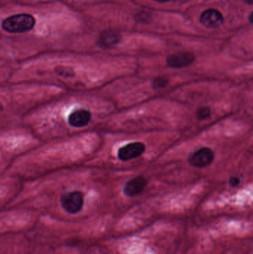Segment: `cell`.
Segmentation results:
<instances>
[{
    "instance_id": "obj_1",
    "label": "cell",
    "mask_w": 253,
    "mask_h": 254,
    "mask_svg": "<svg viewBox=\"0 0 253 254\" xmlns=\"http://www.w3.org/2000/svg\"><path fill=\"white\" fill-rule=\"evenodd\" d=\"M35 23L34 17L30 14H16L5 19L2 27L8 33H24L32 30L34 27Z\"/></svg>"
},
{
    "instance_id": "obj_2",
    "label": "cell",
    "mask_w": 253,
    "mask_h": 254,
    "mask_svg": "<svg viewBox=\"0 0 253 254\" xmlns=\"http://www.w3.org/2000/svg\"><path fill=\"white\" fill-rule=\"evenodd\" d=\"M61 207L69 214H76L83 210L84 206V196L80 191H71L64 193L61 196Z\"/></svg>"
},
{
    "instance_id": "obj_3",
    "label": "cell",
    "mask_w": 253,
    "mask_h": 254,
    "mask_svg": "<svg viewBox=\"0 0 253 254\" xmlns=\"http://www.w3.org/2000/svg\"><path fill=\"white\" fill-rule=\"evenodd\" d=\"M215 159V152L211 148H200L190 154L188 162L191 167L195 168H204L211 165Z\"/></svg>"
},
{
    "instance_id": "obj_4",
    "label": "cell",
    "mask_w": 253,
    "mask_h": 254,
    "mask_svg": "<svg viewBox=\"0 0 253 254\" xmlns=\"http://www.w3.org/2000/svg\"><path fill=\"white\" fill-rule=\"evenodd\" d=\"M146 151V145L143 142H136L121 146L118 152V157L121 161H128L138 158Z\"/></svg>"
},
{
    "instance_id": "obj_5",
    "label": "cell",
    "mask_w": 253,
    "mask_h": 254,
    "mask_svg": "<svg viewBox=\"0 0 253 254\" xmlns=\"http://www.w3.org/2000/svg\"><path fill=\"white\" fill-rule=\"evenodd\" d=\"M148 184V180L143 176H136L130 179L124 186V193L128 198L135 197L144 190Z\"/></svg>"
},
{
    "instance_id": "obj_6",
    "label": "cell",
    "mask_w": 253,
    "mask_h": 254,
    "mask_svg": "<svg viewBox=\"0 0 253 254\" xmlns=\"http://www.w3.org/2000/svg\"><path fill=\"white\" fill-rule=\"evenodd\" d=\"M195 60L194 54L190 52L177 53L169 55L166 59V63L172 69H182L191 65Z\"/></svg>"
},
{
    "instance_id": "obj_7",
    "label": "cell",
    "mask_w": 253,
    "mask_h": 254,
    "mask_svg": "<svg viewBox=\"0 0 253 254\" xmlns=\"http://www.w3.org/2000/svg\"><path fill=\"white\" fill-rule=\"evenodd\" d=\"M92 119L90 111L86 109H78L70 113L68 122L70 126L76 128H82L87 126Z\"/></svg>"
},
{
    "instance_id": "obj_8",
    "label": "cell",
    "mask_w": 253,
    "mask_h": 254,
    "mask_svg": "<svg viewBox=\"0 0 253 254\" xmlns=\"http://www.w3.org/2000/svg\"><path fill=\"white\" fill-rule=\"evenodd\" d=\"M200 22L205 27L215 29L223 23V18L222 14L217 10L209 9L201 14Z\"/></svg>"
},
{
    "instance_id": "obj_9",
    "label": "cell",
    "mask_w": 253,
    "mask_h": 254,
    "mask_svg": "<svg viewBox=\"0 0 253 254\" xmlns=\"http://www.w3.org/2000/svg\"><path fill=\"white\" fill-rule=\"evenodd\" d=\"M121 39V35L118 32L115 31H106L101 34L99 44L102 48H112L115 45H118Z\"/></svg>"
},
{
    "instance_id": "obj_10",
    "label": "cell",
    "mask_w": 253,
    "mask_h": 254,
    "mask_svg": "<svg viewBox=\"0 0 253 254\" xmlns=\"http://www.w3.org/2000/svg\"><path fill=\"white\" fill-rule=\"evenodd\" d=\"M211 109L209 107H200L196 111V117L197 120H205L211 116Z\"/></svg>"
},
{
    "instance_id": "obj_11",
    "label": "cell",
    "mask_w": 253,
    "mask_h": 254,
    "mask_svg": "<svg viewBox=\"0 0 253 254\" xmlns=\"http://www.w3.org/2000/svg\"><path fill=\"white\" fill-rule=\"evenodd\" d=\"M169 83V80L168 77H164V76H160V77H156L153 80V87L156 90H158V89L166 87Z\"/></svg>"
},
{
    "instance_id": "obj_12",
    "label": "cell",
    "mask_w": 253,
    "mask_h": 254,
    "mask_svg": "<svg viewBox=\"0 0 253 254\" xmlns=\"http://www.w3.org/2000/svg\"><path fill=\"white\" fill-rule=\"evenodd\" d=\"M55 72L57 74L64 77H74L75 76L74 70L70 67H58L55 68Z\"/></svg>"
},
{
    "instance_id": "obj_13",
    "label": "cell",
    "mask_w": 253,
    "mask_h": 254,
    "mask_svg": "<svg viewBox=\"0 0 253 254\" xmlns=\"http://www.w3.org/2000/svg\"><path fill=\"white\" fill-rule=\"evenodd\" d=\"M229 183L232 187H237L241 183V179L238 176H231L229 180Z\"/></svg>"
},
{
    "instance_id": "obj_14",
    "label": "cell",
    "mask_w": 253,
    "mask_h": 254,
    "mask_svg": "<svg viewBox=\"0 0 253 254\" xmlns=\"http://www.w3.org/2000/svg\"><path fill=\"white\" fill-rule=\"evenodd\" d=\"M249 19H250V21L253 24V12H252L251 14H250Z\"/></svg>"
},
{
    "instance_id": "obj_15",
    "label": "cell",
    "mask_w": 253,
    "mask_h": 254,
    "mask_svg": "<svg viewBox=\"0 0 253 254\" xmlns=\"http://www.w3.org/2000/svg\"><path fill=\"white\" fill-rule=\"evenodd\" d=\"M244 2H247V3L253 4V0H244Z\"/></svg>"
},
{
    "instance_id": "obj_16",
    "label": "cell",
    "mask_w": 253,
    "mask_h": 254,
    "mask_svg": "<svg viewBox=\"0 0 253 254\" xmlns=\"http://www.w3.org/2000/svg\"><path fill=\"white\" fill-rule=\"evenodd\" d=\"M156 1H157V2H166L169 1V0H156Z\"/></svg>"
}]
</instances>
